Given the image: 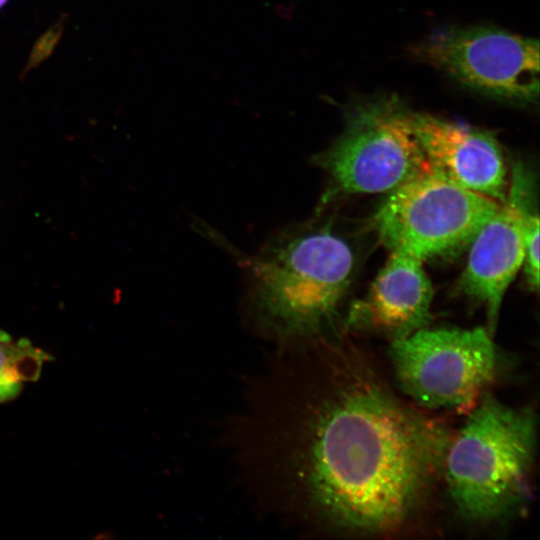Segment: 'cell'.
I'll return each instance as SVG.
<instances>
[{
	"mask_svg": "<svg viewBox=\"0 0 540 540\" xmlns=\"http://www.w3.org/2000/svg\"><path fill=\"white\" fill-rule=\"evenodd\" d=\"M258 502L298 527H404L442 475L451 438L330 335L278 349L229 429Z\"/></svg>",
	"mask_w": 540,
	"mask_h": 540,
	"instance_id": "1",
	"label": "cell"
},
{
	"mask_svg": "<svg viewBox=\"0 0 540 540\" xmlns=\"http://www.w3.org/2000/svg\"><path fill=\"white\" fill-rule=\"evenodd\" d=\"M354 266L350 245L329 224L279 228L244 260L246 323L278 348L329 334Z\"/></svg>",
	"mask_w": 540,
	"mask_h": 540,
	"instance_id": "2",
	"label": "cell"
},
{
	"mask_svg": "<svg viewBox=\"0 0 540 540\" xmlns=\"http://www.w3.org/2000/svg\"><path fill=\"white\" fill-rule=\"evenodd\" d=\"M537 443V421L486 394L451 436L443 462L449 496L469 521L490 522L523 507Z\"/></svg>",
	"mask_w": 540,
	"mask_h": 540,
	"instance_id": "3",
	"label": "cell"
},
{
	"mask_svg": "<svg viewBox=\"0 0 540 540\" xmlns=\"http://www.w3.org/2000/svg\"><path fill=\"white\" fill-rule=\"evenodd\" d=\"M410 114L396 96L348 107L342 134L313 157L328 180L322 206L345 195L389 193L431 170Z\"/></svg>",
	"mask_w": 540,
	"mask_h": 540,
	"instance_id": "4",
	"label": "cell"
},
{
	"mask_svg": "<svg viewBox=\"0 0 540 540\" xmlns=\"http://www.w3.org/2000/svg\"><path fill=\"white\" fill-rule=\"evenodd\" d=\"M390 358L401 390L432 409L470 407L497 376L501 358L488 329L420 328L393 340Z\"/></svg>",
	"mask_w": 540,
	"mask_h": 540,
	"instance_id": "5",
	"label": "cell"
},
{
	"mask_svg": "<svg viewBox=\"0 0 540 540\" xmlns=\"http://www.w3.org/2000/svg\"><path fill=\"white\" fill-rule=\"evenodd\" d=\"M499 204L430 170L389 192L373 225L389 251L424 261L469 245Z\"/></svg>",
	"mask_w": 540,
	"mask_h": 540,
	"instance_id": "6",
	"label": "cell"
},
{
	"mask_svg": "<svg viewBox=\"0 0 540 540\" xmlns=\"http://www.w3.org/2000/svg\"><path fill=\"white\" fill-rule=\"evenodd\" d=\"M415 53L459 83L516 105L539 99V42L487 26L437 30Z\"/></svg>",
	"mask_w": 540,
	"mask_h": 540,
	"instance_id": "7",
	"label": "cell"
},
{
	"mask_svg": "<svg viewBox=\"0 0 540 540\" xmlns=\"http://www.w3.org/2000/svg\"><path fill=\"white\" fill-rule=\"evenodd\" d=\"M431 171L502 203L508 189L503 149L493 133L424 113L410 114Z\"/></svg>",
	"mask_w": 540,
	"mask_h": 540,
	"instance_id": "8",
	"label": "cell"
},
{
	"mask_svg": "<svg viewBox=\"0 0 540 540\" xmlns=\"http://www.w3.org/2000/svg\"><path fill=\"white\" fill-rule=\"evenodd\" d=\"M422 260L401 251H390L367 293L355 300L345 326L401 339L428 326L433 288Z\"/></svg>",
	"mask_w": 540,
	"mask_h": 540,
	"instance_id": "9",
	"label": "cell"
},
{
	"mask_svg": "<svg viewBox=\"0 0 540 540\" xmlns=\"http://www.w3.org/2000/svg\"><path fill=\"white\" fill-rule=\"evenodd\" d=\"M469 245L468 259L458 287L484 306L487 329L492 334L504 295L524 261L519 200L509 184L505 200Z\"/></svg>",
	"mask_w": 540,
	"mask_h": 540,
	"instance_id": "10",
	"label": "cell"
},
{
	"mask_svg": "<svg viewBox=\"0 0 540 540\" xmlns=\"http://www.w3.org/2000/svg\"><path fill=\"white\" fill-rule=\"evenodd\" d=\"M511 186L518 197L524 241L525 278L534 291L539 287V213L537 209L534 181L531 172L521 163H514L511 172Z\"/></svg>",
	"mask_w": 540,
	"mask_h": 540,
	"instance_id": "11",
	"label": "cell"
},
{
	"mask_svg": "<svg viewBox=\"0 0 540 540\" xmlns=\"http://www.w3.org/2000/svg\"><path fill=\"white\" fill-rule=\"evenodd\" d=\"M47 359L49 355L29 341L13 342L0 331V402L17 396L24 382L37 379Z\"/></svg>",
	"mask_w": 540,
	"mask_h": 540,
	"instance_id": "12",
	"label": "cell"
}]
</instances>
